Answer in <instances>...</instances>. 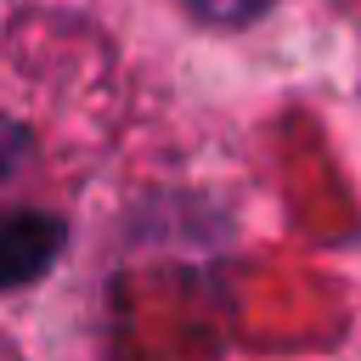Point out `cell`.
Returning a JSON list of instances; mask_svg holds the SVG:
<instances>
[{
	"label": "cell",
	"instance_id": "obj_1",
	"mask_svg": "<svg viewBox=\"0 0 361 361\" xmlns=\"http://www.w3.org/2000/svg\"><path fill=\"white\" fill-rule=\"evenodd\" d=\"M68 243V226L56 214H11L0 220V293L45 276Z\"/></svg>",
	"mask_w": 361,
	"mask_h": 361
},
{
	"label": "cell",
	"instance_id": "obj_2",
	"mask_svg": "<svg viewBox=\"0 0 361 361\" xmlns=\"http://www.w3.org/2000/svg\"><path fill=\"white\" fill-rule=\"evenodd\" d=\"M192 11H197L203 23H214V28H243V23L265 17L271 0H192Z\"/></svg>",
	"mask_w": 361,
	"mask_h": 361
}]
</instances>
